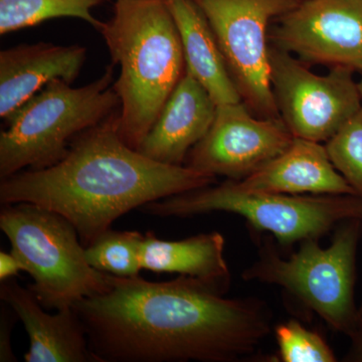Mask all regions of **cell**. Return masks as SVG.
Listing matches in <instances>:
<instances>
[{
  "label": "cell",
  "mask_w": 362,
  "mask_h": 362,
  "mask_svg": "<svg viewBox=\"0 0 362 362\" xmlns=\"http://www.w3.org/2000/svg\"><path fill=\"white\" fill-rule=\"evenodd\" d=\"M87 59L82 45L23 44L0 52V118L14 111L54 80L73 84Z\"/></svg>",
  "instance_id": "4fadbf2b"
},
{
  "label": "cell",
  "mask_w": 362,
  "mask_h": 362,
  "mask_svg": "<svg viewBox=\"0 0 362 362\" xmlns=\"http://www.w3.org/2000/svg\"><path fill=\"white\" fill-rule=\"evenodd\" d=\"M294 136L280 118L255 115L244 102L218 105L211 128L185 165L240 181L280 156Z\"/></svg>",
  "instance_id": "30bf717a"
},
{
  "label": "cell",
  "mask_w": 362,
  "mask_h": 362,
  "mask_svg": "<svg viewBox=\"0 0 362 362\" xmlns=\"http://www.w3.org/2000/svg\"><path fill=\"white\" fill-rule=\"evenodd\" d=\"M119 111L77 136L54 165L1 180V206L30 202L61 214L86 247L132 209L216 182V176L161 163L126 144Z\"/></svg>",
  "instance_id": "7a4b0ae2"
},
{
  "label": "cell",
  "mask_w": 362,
  "mask_h": 362,
  "mask_svg": "<svg viewBox=\"0 0 362 362\" xmlns=\"http://www.w3.org/2000/svg\"><path fill=\"white\" fill-rule=\"evenodd\" d=\"M335 230L329 247H320L318 239L305 240L288 259L267 240L243 279L280 286L333 330L351 337L358 325L354 287L362 220L342 221Z\"/></svg>",
  "instance_id": "8992f818"
},
{
  "label": "cell",
  "mask_w": 362,
  "mask_h": 362,
  "mask_svg": "<svg viewBox=\"0 0 362 362\" xmlns=\"http://www.w3.org/2000/svg\"><path fill=\"white\" fill-rule=\"evenodd\" d=\"M362 323V305L358 308V324ZM358 326V325H357Z\"/></svg>",
  "instance_id": "d4e9b609"
},
{
  "label": "cell",
  "mask_w": 362,
  "mask_h": 362,
  "mask_svg": "<svg viewBox=\"0 0 362 362\" xmlns=\"http://www.w3.org/2000/svg\"><path fill=\"white\" fill-rule=\"evenodd\" d=\"M331 162L362 199V108L325 143Z\"/></svg>",
  "instance_id": "ffe728a7"
},
{
  "label": "cell",
  "mask_w": 362,
  "mask_h": 362,
  "mask_svg": "<svg viewBox=\"0 0 362 362\" xmlns=\"http://www.w3.org/2000/svg\"><path fill=\"white\" fill-rule=\"evenodd\" d=\"M216 109L209 92L185 71L138 151L161 163L185 165L190 150L211 128Z\"/></svg>",
  "instance_id": "5bb4252c"
},
{
  "label": "cell",
  "mask_w": 362,
  "mask_h": 362,
  "mask_svg": "<svg viewBox=\"0 0 362 362\" xmlns=\"http://www.w3.org/2000/svg\"><path fill=\"white\" fill-rule=\"evenodd\" d=\"M349 338L351 339V347L345 361L362 362V323L358 324L356 332Z\"/></svg>",
  "instance_id": "cb8c5ba5"
},
{
  "label": "cell",
  "mask_w": 362,
  "mask_h": 362,
  "mask_svg": "<svg viewBox=\"0 0 362 362\" xmlns=\"http://www.w3.org/2000/svg\"><path fill=\"white\" fill-rule=\"evenodd\" d=\"M358 88H359V90H361V96H362V78L358 82Z\"/></svg>",
  "instance_id": "484cf974"
},
{
  "label": "cell",
  "mask_w": 362,
  "mask_h": 362,
  "mask_svg": "<svg viewBox=\"0 0 362 362\" xmlns=\"http://www.w3.org/2000/svg\"><path fill=\"white\" fill-rule=\"evenodd\" d=\"M103 294L74 305L98 362H240L257 358L272 311L226 286L180 275L168 282L108 276Z\"/></svg>",
  "instance_id": "6da1fadb"
},
{
  "label": "cell",
  "mask_w": 362,
  "mask_h": 362,
  "mask_svg": "<svg viewBox=\"0 0 362 362\" xmlns=\"http://www.w3.org/2000/svg\"><path fill=\"white\" fill-rule=\"evenodd\" d=\"M98 32L121 68L119 134L137 149L185 74L180 33L165 0H116Z\"/></svg>",
  "instance_id": "3957f363"
},
{
  "label": "cell",
  "mask_w": 362,
  "mask_h": 362,
  "mask_svg": "<svg viewBox=\"0 0 362 362\" xmlns=\"http://www.w3.org/2000/svg\"><path fill=\"white\" fill-rule=\"evenodd\" d=\"M279 358L283 362H334L333 350L318 333L307 329L299 321L276 326Z\"/></svg>",
  "instance_id": "44dd1931"
},
{
  "label": "cell",
  "mask_w": 362,
  "mask_h": 362,
  "mask_svg": "<svg viewBox=\"0 0 362 362\" xmlns=\"http://www.w3.org/2000/svg\"><path fill=\"white\" fill-rule=\"evenodd\" d=\"M114 64L80 88L54 80L6 119L0 133V180L25 169L54 165L81 133L120 110L113 89Z\"/></svg>",
  "instance_id": "277c9868"
},
{
  "label": "cell",
  "mask_w": 362,
  "mask_h": 362,
  "mask_svg": "<svg viewBox=\"0 0 362 362\" xmlns=\"http://www.w3.org/2000/svg\"><path fill=\"white\" fill-rule=\"evenodd\" d=\"M21 271H25V267L21 259L13 252H0V281L14 278Z\"/></svg>",
  "instance_id": "603a6c76"
},
{
  "label": "cell",
  "mask_w": 362,
  "mask_h": 362,
  "mask_svg": "<svg viewBox=\"0 0 362 362\" xmlns=\"http://www.w3.org/2000/svg\"><path fill=\"white\" fill-rule=\"evenodd\" d=\"M235 182L252 192L356 195L333 165L325 145L296 137L280 156Z\"/></svg>",
  "instance_id": "9a60e30c"
},
{
  "label": "cell",
  "mask_w": 362,
  "mask_h": 362,
  "mask_svg": "<svg viewBox=\"0 0 362 362\" xmlns=\"http://www.w3.org/2000/svg\"><path fill=\"white\" fill-rule=\"evenodd\" d=\"M105 0H0V35L61 18H80L99 30L92 9Z\"/></svg>",
  "instance_id": "ac0fdd59"
},
{
  "label": "cell",
  "mask_w": 362,
  "mask_h": 362,
  "mask_svg": "<svg viewBox=\"0 0 362 362\" xmlns=\"http://www.w3.org/2000/svg\"><path fill=\"white\" fill-rule=\"evenodd\" d=\"M192 1L209 21L242 101L255 115L280 118L270 80L268 30L300 0Z\"/></svg>",
  "instance_id": "ba28073f"
},
{
  "label": "cell",
  "mask_w": 362,
  "mask_h": 362,
  "mask_svg": "<svg viewBox=\"0 0 362 362\" xmlns=\"http://www.w3.org/2000/svg\"><path fill=\"white\" fill-rule=\"evenodd\" d=\"M150 216H197L225 211L246 218L282 246L320 239L342 221L362 220V199L354 194H284L242 189L235 180L171 195L140 207Z\"/></svg>",
  "instance_id": "5b68a950"
},
{
  "label": "cell",
  "mask_w": 362,
  "mask_h": 362,
  "mask_svg": "<svg viewBox=\"0 0 362 362\" xmlns=\"http://www.w3.org/2000/svg\"><path fill=\"white\" fill-rule=\"evenodd\" d=\"M144 235L136 230H107L86 247V258L93 268L118 277H136L142 271Z\"/></svg>",
  "instance_id": "d6986e66"
},
{
  "label": "cell",
  "mask_w": 362,
  "mask_h": 362,
  "mask_svg": "<svg viewBox=\"0 0 362 362\" xmlns=\"http://www.w3.org/2000/svg\"><path fill=\"white\" fill-rule=\"evenodd\" d=\"M0 313V361H16L11 339L14 322L18 317L11 306L4 301H1Z\"/></svg>",
  "instance_id": "7402d4cb"
},
{
  "label": "cell",
  "mask_w": 362,
  "mask_h": 362,
  "mask_svg": "<svg viewBox=\"0 0 362 362\" xmlns=\"http://www.w3.org/2000/svg\"><path fill=\"white\" fill-rule=\"evenodd\" d=\"M225 246V238L218 232L173 242L158 239L148 232L142 240V270L176 273L228 287L230 275Z\"/></svg>",
  "instance_id": "e0dca14e"
},
{
  "label": "cell",
  "mask_w": 362,
  "mask_h": 362,
  "mask_svg": "<svg viewBox=\"0 0 362 362\" xmlns=\"http://www.w3.org/2000/svg\"><path fill=\"white\" fill-rule=\"evenodd\" d=\"M270 80L281 120L296 138L326 143L362 108L354 71L337 66L316 75L275 45Z\"/></svg>",
  "instance_id": "9c48e42d"
},
{
  "label": "cell",
  "mask_w": 362,
  "mask_h": 362,
  "mask_svg": "<svg viewBox=\"0 0 362 362\" xmlns=\"http://www.w3.org/2000/svg\"><path fill=\"white\" fill-rule=\"evenodd\" d=\"M0 299L16 312L30 337L26 362H98L74 307L47 313L35 295L14 278L2 281Z\"/></svg>",
  "instance_id": "7c38bea8"
},
{
  "label": "cell",
  "mask_w": 362,
  "mask_h": 362,
  "mask_svg": "<svg viewBox=\"0 0 362 362\" xmlns=\"http://www.w3.org/2000/svg\"><path fill=\"white\" fill-rule=\"evenodd\" d=\"M279 18L275 47L306 63L362 73V0H300Z\"/></svg>",
  "instance_id": "8fae6325"
},
{
  "label": "cell",
  "mask_w": 362,
  "mask_h": 362,
  "mask_svg": "<svg viewBox=\"0 0 362 362\" xmlns=\"http://www.w3.org/2000/svg\"><path fill=\"white\" fill-rule=\"evenodd\" d=\"M0 228L44 308L74 307L108 290L109 274L90 265L77 230L61 214L30 202L2 204Z\"/></svg>",
  "instance_id": "52a82bcc"
},
{
  "label": "cell",
  "mask_w": 362,
  "mask_h": 362,
  "mask_svg": "<svg viewBox=\"0 0 362 362\" xmlns=\"http://www.w3.org/2000/svg\"><path fill=\"white\" fill-rule=\"evenodd\" d=\"M165 2L180 33L185 71L209 92L218 106L243 102L220 45L201 9L192 0Z\"/></svg>",
  "instance_id": "2e32d148"
}]
</instances>
